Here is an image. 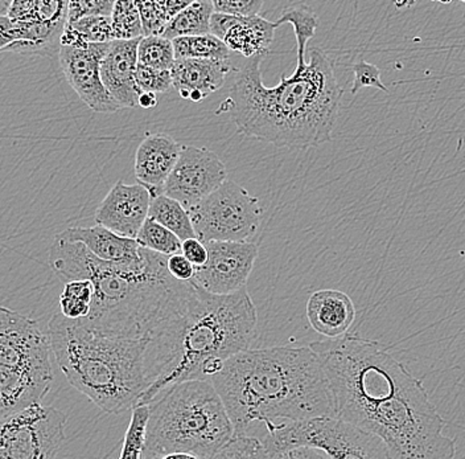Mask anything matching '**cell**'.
Listing matches in <instances>:
<instances>
[{
    "instance_id": "cell-1",
    "label": "cell",
    "mask_w": 465,
    "mask_h": 459,
    "mask_svg": "<svg viewBox=\"0 0 465 459\" xmlns=\"http://www.w3.org/2000/svg\"><path fill=\"white\" fill-rule=\"evenodd\" d=\"M322 360L336 418L376 435L391 459H455L426 388L382 343L347 334L310 345Z\"/></svg>"
},
{
    "instance_id": "cell-2",
    "label": "cell",
    "mask_w": 465,
    "mask_h": 459,
    "mask_svg": "<svg viewBox=\"0 0 465 459\" xmlns=\"http://www.w3.org/2000/svg\"><path fill=\"white\" fill-rule=\"evenodd\" d=\"M257 326V309L246 289L216 295L187 282L148 333L145 376L150 386L136 406L150 405L180 383L211 382L226 360L252 350Z\"/></svg>"
},
{
    "instance_id": "cell-3",
    "label": "cell",
    "mask_w": 465,
    "mask_h": 459,
    "mask_svg": "<svg viewBox=\"0 0 465 459\" xmlns=\"http://www.w3.org/2000/svg\"><path fill=\"white\" fill-rule=\"evenodd\" d=\"M263 57H252L235 71L216 115H228L241 135L279 148L318 147L332 141L344 90L327 55L311 49L305 69L290 77L282 75L272 88L262 81Z\"/></svg>"
},
{
    "instance_id": "cell-4",
    "label": "cell",
    "mask_w": 465,
    "mask_h": 459,
    "mask_svg": "<svg viewBox=\"0 0 465 459\" xmlns=\"http://www.w3.org/2000/svg\"><path fill=\"white\" fill-rule=\"evenodd\" d=\"M211 383L225 404L234 435H247L255 423L270 433L279 420L336 418L330 382L311 347L243 351L226 360Z\"/></svg>"
},
{
    "instance_id": "cell-5",
    "label": "cell",
    "mask_w": 465,
    "mask_h": 459,
    "mask_svg": "<svg viewBox=\"0 0 465 459\" xmlns=\"http://www.w3.org/2000/svg\"><path fill=\"white\" fill-rule=\"evenodd\" d=\"M167 255L142 248L127 260L102 261L80 243L54 237L49 265L61 280H87L94 286V304L87 321L118 333L147 339L185 282L168 272Z\"/></svg>"
},
{
    "instance_id": "cell-6",
    "label": "cell",
    "mask_w": 465,
    "mask_h": 459,
    "mask_svg": "<svg viewBox=\"0 0 465 459\" xmlns=\"http://www.w3.org/2000/svg\"><path fill=\"white\" fill-rule=\"evenodd\" d=\"M49 341L68 382L104 414L133 411L148 389L147 339L54 314Z\"/></svg>"
},
{
    "instance_id": "cell-7",
    "label": "cell",
    "mask_w": 465,
    "mask_h": 459,
    "mask_svg": "<svg viewBox=\"0 0 465 459\" xmlns=\"http://www.w3.org/2000/svg\"><path fill=\"white\" fill-rule=\"evenodd\" d=\"M148 406L143 459L171 453L213 459L234 437L225 404L211 382L180 383L165 389Z\"/></svg>"
},
{
    "instance_id": "cell-8",
    "label": "cell",
    "mask_w": 465,
    "mask_h": 459,
    "mask_svg": "<svg viewBox=\"0 0 465 459\" xmlns=\"http://www.w3.org/2000/svg\"><path fill=\"white\" fill-rule=\"evenodd\" d=\"M48 333L22 314L0 309V420L42 404L54 370Z\"/></svg>"
},
{
    "instance_id": "cell-9",
    "label": "cell",
    "mask_w": 465,
    "mask_h": 459,
    "mask_svg": "<svg viewBox=\"0 0 465 459\" xmlns=\"http://www.w3.org/2000/svg\"><path fill=\"white\" fill-rule=\"evenodd\" d=\"M262 443L270 459L301 446L316 447L332 459H391L376 435L334 417L279 424Z\"/></svg>"
},
{
    "instance_id": "cell-10",
    "label": "cell",
    "mask_w": 465,
    "mask_h": 459,
    "mask_svg": "<svg viewBox=\"0 0 465 459\" xmlns=\"http://www.w3.org/2000/svg\"><path fill=\"white\" fill-rule=\"evenodd\" d=\"M189 214L196 236L203 244L247 243L260 228L263 209L260 200L247 193L242 185L226 180Z\"/></svg>"
},
{
    "instance_id": "cell-11",
    "label": "cell",
    "mask_w": 465,
    "mask_h": 459,
    "mask_svg": "<svg viewBox=\"0 0 465 459\" xmlns=\"http://www.w3.org/2000/svg\"><path fill=\"white\" fill-rule=\"evenodd\" d=\"M66 414L36 404L2 420L0 459H56L65 441Z\"/></svg>"
},
{
    "instance_id": "cell-12",
    "label": "cell",
    "mask_w": 465,
    "mask_h": 459,
    "mask_svg": "<svg viewBox=\"0 0 465 459\" xmlns=\"http://www.w3.org/2000/svg\"><path fill=\"white\" fill-rule=\"evenodd\" d=\"M228 180L220 158L206 147L183 146L179 161L164 185L165 196L177 200L187 211L202 205Z\"/></svg>"
},
{
    "instance_id": "cell-13",
    "label": "cell",
    "mask_w": 465,
    "mask_h": 459,
    "mask_svg": "<svg viewBox=\"0 0 465 459\" xmlns=\"http://www.w3.org/2000/svg\"><path fill=\"white\" fill-rule=\"evenodd\" d=\"M205 245L208 263L197 267L194 284L216 295H232L245 290L260 252L257 244L211 241Z\"/></svg>"
},
{
    "instance_id": "cell-14",
    "label": "cell",
    "mask_w": 465,
    "mask_h": 459,
    "mask_svg": "<svg viewBox=\"0 0 465 459\" xmlns=\"http://www.w3.org/2000/svg\"><path fill=\"white\" fill-rule=\"evenodd\" d=\"M109 45H89L85 48L61 46L58 52L61 69L73 90L93 112L114 113L121 109L110 97L101 78V64Z\"/></svg>"
},
{
    "instance_id": "cell-15",
    "label": "cell",
    "mask_w": 465,
    "mask_h": 459,
    "mask_svg": "<svg viewBox=\"0 0 465 459\" xmlns=\"http://www.w3.org/2000/svg\"><path fill=\"white\" fill-rule=\"evenodd\" d=\"M151 200L153 197L143 185H124L119 180L95 212V223L119 236L136 240L147 222Z\"/></svg>"
},
{
    "instance_id": "cell-16",
    "label": "cell",
    "mask_w": 465,
    "mask_h": 459,
    "mask_svg": "<svg viewBox=\"0 0 465 459\" xmlns=\"http://www.w3.org/2000/svg\"><path fill=\"white\" fill-rule=\"evenodd\" d=\"M276 28L275 22L260 15L237 17L214 13L211 20V34L223 40L229 51L241 54L247 60L269 52Z\"/></svg>"
},
{
    "instance_id": "cell-17",
    "label": "cell",
    "mask_w": 465,
    "mask_h": 459,
    "mask_svg": "<svg viewBox=\"0 0 465 459\" xmlns=\"http://www.w3.org/2000/svg\"><path fill=\"white\" fill-rule=\"evenodd\" d=\"M141 39L115 40L110 43L109 51L101 64V78L110 97L124 107H138L139 95L136 86L138 48Z\"/></svg>"
},
{
    "instance_id": "cell-18",
    "label": "cell",
    "mask_w": 465,
    "mask_h": 459,
    "mask_svg": "<svg viewBox=\"0 0 465 459\" xmlns=\"http://www.w3.org/2000/svg\"><path fill=\"white\" fill-rule=\"evenodd\" d=\"M182 145L167 134H147L135 155V178L151 197L164 193V185L182 154Z\"/></svg>"
},
{
    "instance_id": "cell-19",
    "label": "cell",
    "mask_w": 465,
    "mask_h": 459,
    "mask_svg": "<svg viewBox=\"0 0 465 459\" xmlns=\"http://www.w3.org/2000/svg\"><path fill=\"white\" fill-rule=\"evenodd\" d=\"M66 25L68 22H16L0 16V48L3 52L51 56L60 52Z\"/></svg>"
},
{
    "instance_id": "cell-20",
    "label": "cell",
    "mask_w": 465,
    "mask_h": 459,
    "mask_svg": "<svg viewBox=\"0 0 465 459\" xmlns=\"http://www.w3.org/2000/svg\"><path fill=\"white\" fill-rule=\"evenodd\" d=\"M231 71L229 60L179 59L174 61L171 75L180 97L202 103L223 88Z\"/></svg>"
},
{
    "instance_id": "cell-21",
    "label": "cell",
    "mask_w": 465,
    "mask_h": 459,
    "mask_svg": "<svg viewBox=\"0 0 465 459\" xmlns=\"http://www.w3.org/2000/svg\"><path fill=\"white\" fill-rule=\"evenodd\" d=\"M307 318L311 327L328 339L347 335L356 318V307L351 296L340 290H319L307 302Z\"/></svg>"
},
{
    "instance_id": "cell-22",
    "label": "cell",
    "mask_w": 465,
    "mask_h": 459,
    "mask_svg": "<svg viewBox=\"0 0 465 459\" xmlns=\"http://www.w3.org/2000/svg\"><path fill=\"white\" fill-rule=\"evenodd\" d=\"M58 236L71 243L83 244L95 257L110 263L136 257L141 252V246L136 240L119 236L100 224H95L89 228H84V226L69 228Z\"/></svg>"
},
{
    "instance_id": "cell-23",
    "label": "cell",
    "mask_w": 465,
    "mask_h": 459,
    "mask_svg": "<svg viewBox=\"0 0 465 459\" xmlns=\"http://www.w3.org/2000/svg\"><path fill=\"white\" fill-rule=\"evenodd\" d=\"M214 14L213 2H192L183 13L174 17L163 37L173 42L179 37L203 36L211 34V20Z\"/></svg>"
},
{
    "instance_id": "cell-24",
    "label": "cell",
    "mask_w": 465,
    "mask_h": 459,
    "mask_svg": "<svg viewBox=\"0 0 465 459\" xmlns=\"http://www.w3.org/2000/svg\"><path fill=\"white\" fill-rule=\"evenodd\" d=\"M148 219L170 229L183 243L191 238H197L189 211L183 207L177 200L171 199L165 195H160L151 200Z\"/></svg>"
},
{
    "instance_id": "cell-25",
    "label": "cell",
    "mask_w": 465,
    "mask_h": 459,
    "mask_svg": "<svg viewBox=\"0 0 465 459\" xmlns=\"http://www.w3.org/2000/svg\"><path fill=\"white\" fill-rule=\"evenodd\" d=\"M275 23L278 28L286 23L292 25L296 43H298V64H296L295 71H303L308 65L305 61L308 42L315 36L316 30H318V15L310 5H291V7L284 8L281 17Z\"/></svg>"
},
{
    "instance_id": "cell-26",
    "label": "cell",
    "mask_w": 465,
    "mask_h": 459,
    "mask_svg": "<svg viewBox=\"0 0 465 459\" xmlns=\"http://www.w3.org/2000/svg\"><path fill=\"white\" fill-rule=\"evenodd\" d=\"M141 13L143 37L163 36L170 23L192 2L163 0V2H136Z\"/></svg>"
},
{
    "instance_id": "cell-27",
    "label": "cell",
    "mask_w": 465,
    "mask_h": 459,
    "mask_svg": "<svg viewBox=\"0 0 465 459\" xmlns=\"http://www.w3.org/2000/svg\"><path fill=\"white\" fill-rule=\"evenodd\" d=\"M174 56L179 59L229 60L232 52L213 35L179 37L173 40Z\"/></svg>"
},
{
    "instance_id": "cell-28",
    "label": "cell",
    "mask_w": 465,
    "mask_h": 459,
    "mask_svg": "<svg viewBox=\"0 0 465 459\" xmlns=\"http://www.w3.org/2000/svg\"><path fill=\"white\" fill-rule=\"evenodd\" d=\"M94 286L87 280L66 282L60 295L61 314L72 321L85 319L94 304Z\"/></svg>"
},
{
    "instance_id": "cell-29",
    "label": "cell",
    "mask_w": 465,
    "mask_h": 459,
    "mask_svg": "<svg viewBox=\"0 0 465 459\" xmlns=\"http://www.w3.org/2000/svg\"><path fill=\"white\" fill-rule=\"evenodd\" d=\"M136 243L142 248L167 255V257L180 254L183 248V241L176 234L151 219H147V222L142 226L141 232L136 237Z\"/></svg>"
},
{
    "instance_id": "cell-30",
    "label": "cell",
    "mask_w": 465,
    "mask_h": 459,
    "mask_svg": "<svg viewBox=\"0 0 465 459\" xmlns=\"http://www.w3.org/2000/svg\"><path fill=\"white\" fill-rule=\"evenodd\" d=\"M176 56L173 43L163 36L142 37L138 48V64L159 69L171 71Z\"/></svg>"
},
{
    "instance_id": "cell-31",
    "label": "cell",
    "mask_w": 465,
    "mask_h": 459,
    "mask_svg": "<svg viewBox=\"0 0 465 459\" xmlns=\"http://www.w3.org/2000/svg\"><path fill=\"white\" fill-rule=\"evenodd\" d=\"M148 420L150 406H136L133 409L119 459H143Z\"/></svg>"
},
{
    "instance_id": "cell-32",
    "label": "cell",
    "mask_w": 465,
    "mask_h": 459,
    "mask_svg": "<svg viewBox=\"0 0 465 459\" xmlns=\"http://www.w3.org/2000/svg\"><path fill=\"white\" fill-rule=\"evenodd\" d=\"M112 20L115 40H136L143 37L138 3L118 0L113 10Z\"/></svg>"
},
{
    "instance_id": "cell-33",
    "label": "cell",
    "mask_w": 465,
    "mask_h": 459,
    "mask_svg": "<svg viewBox=\"0 0 465 459\" xmlns=\"http://www.w3.org/2000/svg\"><path fill=\"white\" fill-rule=\"evenodd\" d=\"M213 459H270L262 440L252 435H234Z\"/></svg>"
},
{
    "instance_id": "cell-34",
    "label": "cell",
    "mask_w": 465,
    "mask_h": 459,
    "mask_svg": "<svg viewBox=\"0 0 465 459\" xmlns=\"http://www.w3.org/2000/svg\"><path fill=\"white\" fill-rule=\"evenodd\" d=\"M80 32L89 45H109L115 42L112 16H92L80 20L75 25H69Z\"/></svg>"
},
{
    "instance_id": "cell-35",
    "label": "cell",
    "mask_w": 465,
    "mask_h": 459,
    "mask_svg": "<svg viewBox=\"0 0 465 459\" xmlns=\"http://www.w3.org/2000/svg\"><path fill=\"white\" fill-rule=\"evenodd\" d=\"M136 86H138L139 95L165 93L173 88V75H171V71H159V69L138 64Z\"/></svg>"
},
{
    "instance_id": "cell-36",
    "label": "cell",
    "mask_w": 465,
    "mask_h": 459,
    "mask_svg": "<svg viewBox=\"0 0 465 459\" xmlns=\"http://www.w3.org/2000/svg\"><path fill=\"white\" fill-rule=\"evenodd\" d=\"M115 2L113 0H83L69 2L68 25H75L80 20L92 16H112Z\"/></svg>"
},
{
    "instance_id": "cell-37",
    "label": "cell",
    "mask_w": 465,
    "mask_h": 459,
    "mask_svg": "<svg viewBox=\"0 0 465 459\" xmlns=\"http://www.w3.org/2000/svg\"><path fill=\"white\" fill-rule=\"evenodd\" d=\"M354 74V80L351 83V95H356L363 88H377L388 92L381 80V71L374 64L361 60L351 65Z\"/></svg>"
},
{
    "instance_id": "cell-38",
    "label": "cell",
    "mask_w": 465,
    "mask_h": 459,
    "mask_svg": "<svg viewBox=\"0 0 465 459\" xmlns=\"http://www.w3.org/2000/svg\"><path fill=\"white\" fill-rule=\"evenodd\" d=\"M214 13L237 17L260 15L263 0H214Z\"/></svg>"
},
{
    "instance_id": "cell-39",
    "label": "cell",
    "mask_w": 465,
    "mask_h": 459,
    "mask_svg": "<svg viewBox=\"0 0 465 459\" xmlns=\"http://www.w3.org/2000/svg\"><path fill=\"white\" fill-rule=\"evenodd\" d=\"M168 272L173 275L174 280L180 282H191L194 280L196 274V267L180 253V254L171 255L168 258Z\"/></svg>"
},
{
    "instance_id": "cell-40",
    "label": "cell",
    "mask_w": 465,
    "mask_h": 459,
    "mask_svg": "<svg viewBox=\"0 0 465 459\" xmlns=\"http://www.w3.org/2000/svg\"><path fill=\"white\" fill-rule=\"evenodd\" d=\"M182 254L194 267H203L208 263L209 253L205 244L199 238H191V240L183 243Z\"/></svg>"
},
{
    "instance_id": "cell-41",
    "label": "cell",
    "mask_w": 465,
    "mask_h": 459,
    "mask_svg": "<svg viewBox=\"0 0 465 459\" xmlns=\"http://www.w3.org/2000/svg\"><path fill=\"white\" fill-rule=\"evenodd\" d=\"M272 459H332L327 453L316 447H293V449L286 450L281 454L275 455Z\"/></svg>"
},
{
    "instance_id": "cell-42",
    "label": "cell",
    "mask_w": 465,
    "mask_h": 459,
    "mask_svg": "<svg viewBox=\"0 0 465 459\" xmlns=\"http://www.w3.org/2000/svg\"><path fill=\"white\" fill-rule=\"evenodd\" d=\"M156 105H158V98L153 93H143L139 97V106L143 107V109H153Z\"/></svg>"
},
{
    "instance_id": "cell-43",
    "label": "cell",
    "mask_w": 465,
    "mask_h": 459,
    "mask_svg": "<svg viewBox=\"0 0 465 459\" xmlns=\"http://www.w3.org/2000/svg\"><path fill=\"white\" fill-rule=\"evenodd\" d=\"M155 459H203L196 454H191V453H171V454L162 455Z\"/></svg>"
},
{
    "instance_id": "cell-44",
    "label": "cell",
    "mask_w": 465,
    "mask_h": 459,
    "mask_svg": "<svg viewBox=\"0 0 465 459\" xmlns=\"http://www.w3.org/2000/svg\"><path fill=\"white\" fill-rule=\"evenodd\" d=\"M464 263H465V252H463Z\"/></svg>"
}]
</instances>
